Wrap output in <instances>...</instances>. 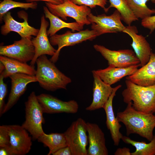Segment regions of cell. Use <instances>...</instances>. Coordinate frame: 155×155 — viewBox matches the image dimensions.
I'll return each instance as SVG.
<instances>
[{
	"label": "cell",
	"mask_w": 155,
	"mask_h": 155,
	"mask_svg": "<svg viewBox=\"0 0 155 155\" xmlns=\"http://www.w3.org/2000/svg\"><path fill=\"white\" fill-rule=\"evenodd\" d=\"M116 117L119 122L125 125L127 136L136 134L149 141L152 139L155 128V115L154 113L136 110L130 102L127 104L123 111L117 113Z\"/></svg>",
	"instance_id": "1"
},
{
	"label": "cell",
	"mask_w": 155,
	"mask_h": 155,
	"mask_svg": "<svg viewBox=\"0 0 155 155\" xmlns=\"http://www.w3.org/2000/svg\"><path fill=\"white\" fill-rule=\"evenodd\" d=\"M36 63L35 76L40 86L44 90L53 92L66 90L68 84L71 82V79L61 71L46 55L39 57Z\"/></svg>",
	"instance_id": "2"
},
{
	"label": "cell",
	"mask_w": 155,
	"mask_h": 155,
	"mask_svg": "<svg viewBox=\"0 0 155 155\" xmlns=\"http://www.w3.org/2000/svg\"><path fill=\"white\" fill-rule=\"evenodd\" d=\"M126 88L122 93L123 101L131 102L136 110L146 113H155V85L142 86L126 80Z\"/></svg>",
	"instance_id": "3"
},
{
	"label": "cell",
	"mask_w": 155,
	"mask_h": 155,
	"mask_svg": "<svg viewBox=\"0 0 155 155\" xmlns=\"http://www.w3.org/2000/svg\"><path fill=\"white\" fill-rule=\"evenodd\" d=\"M25 120L22 125L31 135L33 140H37L44 132V122L42 107L34 92L33 91L25 102Z\"/></svg>",
	"instance_id": "4"
},
{
	"label": "cell",
	"mask_w": 155,
	"mask_h": 155,
	"mask_svg": "<svg viewBox=\"0 0 155 155\" xmlns=\"http://www.w3.org/2000/svg\"><path fill=\"white\" fill-rule=\"evenodd\" d=\"M45 3L51 13L63 20H67V17H69L83 25L91 24L88 18L91 13V9L89 7L77 5L70 0H65L63 3L58 5L46 2Z\"/></svg>",
	"instance_id": "5"
},
{
	"label": "cell",
	"mask_w": 155,
	"mask_h": 155,
	"mask_svg": "<svg viewBox=\"0 0 155 155\" xmlns=\"http://www.w3.org/2000/svg\"><path fill=\"white\" fill-rule=\"evenodd\" d=\"M87 123L79 118L73 122L64 133L72 155H87Z\"/></svg>",
	"instance_id": "6"
},
{
	"label": "cell",
	"mask_w": 155,
	"mask_h": 155,
	"mask_svg": "<svg viewBox=\"0 0 155 155\" xmlns=\"http://www.w3.org/2000/svg\"><path fill=\"white\" fill-rule=\"evenodd\" d=\"M98 36L95 30L88 29L75 33L68 30L62 34H55L50 37L49 40L51 44L57 45L58 49L50 60L54 63H56L59 59L61 49L64 47L73 46L87 40H92Z\"/></svg>",
	"instance_id": "7"
},
{
	"label": "cell",
	"mask_w": 155,
	"mask_h": 155,
	"mask_svg": "<svg viewBox=\"0 0 155 155\" xmlns=\"http://www.w3.org/2000/svg\"><path fill=\"white\" fill-rule=\"evenodd\" d=\"M88 18L91 24L92 29L97 32L98 36L106 33L123 32L126 28L122 23L120 14L117 9L108 16L105 14L95 16L91 13Z\"/></svg>",
	"instance_id": "8"
},
{
	"label": "cell",
	"mask_w": 155,
	"mask_h": 155,
	"mask_svg": "<svg viewBox=\"0 0 155 155\" xmlns=\"http://www.w3.org/2000/svg\"><path fill=\"white\" fill-rule=\"evenodd\" d=\"M93 47L106 60L108 65L125 67L140 64L134 51L129 49L112 50L103 46L95 44Z\"/></svg>",
	"instance_id": "9"
},
{
	"label": "cell",
	"mask_w": 155,
	"mask_h": 155,
	"mask_svg": "<svg viewBox=\"0 0 155 155\" xmlns=\"http://www.w3.org/2000/svg\"><path fill=\"white\" fill-rule=\"evenodd\" d=\"M10 137L9 146L12 155H25L30 151L32 138L22 125H6Z\"/></svg>",
	"instance_id": "10"
},
{
	"label": "cell",
	"mask_w": 155,
	"mask_h": 155,
	"mask_svg": "<svg viewBox=\"0 0 155 155\" xmlns=\"http://www.w3.org/2000/svg\"><path fill=\"white\" fill-rule=\"evenodd\" d=\"M35 48L31 39L21 38L11 44L0 46V55L24 63L31 61L35 55Z\"/></svg>",
	"instance_id": "11"
},
{
	"label": "cell",
	"mask_w": 155,
	"mask_h": 155,
	"mask_svg": "<svg viewBox=\"0 0 155 155\" xmlns=\"http://www.w3.org/2000/svg\"><path fill=\"white\" fill-rule=\"evenodd\" d=\"M37 96L43 113L74 114L78 111L79 105L75 100L64 101L52 95L44 93L41 94Z\"/></svg>",
	"instance_id": "12"
},
{
	"label": "cell",
	"mask_w": 155,
	"mask_h": 155,
	"mask_svg": "<svg viewBox=\"0 0 155 155\" xmlns=\"http://www.w3.org/2000/svg\"><path fill=\"white\" fill-rule=\"evenodd\" d=\"M11 86L7 102L5 104L2 114L10 109L25 93L29 83L37 82L35 75L18 73L9 76Z\"/></svg>",
	"instance_id": "13"
},
{
	"label": "cell",
	"mask_w": 155,
	"mask_h": 155,
	"mask_svg": "<svg viewBox=\"0 0 155 155\" xmlns=\"http://www.w3.org/2000/svg\"><path fill=\"white\" fill-rule=\"evenodd\" d=\"M49 22L45 19L44 15L41 18L40 28L37 35L31 39L35 48V55L30 65L34 66L38 58L43 55H47L52 56L57 51L51 44L47 34V28Z\"/></svg>",
	"instance_id": "14"
},
{
	"label": "cell",
	"mask_w": 155,
	"mask_h": 155,
	"mask_svg": "<svg viewBox=\"0 0 155 155\" xmlns=\"http://www.w3.org/2000/svg\"><path fill=\"white\" fill-rule=\"evenodd\" d=\"M21 17L24 19L23 22H19L12 16L11 13L8 12L3 16V20L4 24L1 28V34L4 36L7 35L11 32H14L18 33L21 38H26L32 39V36H36L39 29L30 26L28 22L27 15L26 17Z\"/></svg>",
	"instance_id": "15"
},
{
	"label": "cell",
	"mask_w": 155,
	"mask_h": 155,
	"mask_svg": "<svg viewBox=\"0 0 155 155\" xmlns=\"http://www.w3.org/2000/svg\"><path fill=\"white\" fill-rule=\"evenodd\" d=\"M123 32L127 34L132 38L131 46L140 61V67L146 64L149 61L152 52L149 43L145 38L138 34V30L135 26H128Z\"/></svg>",
	"instance_id": "16"
},
{
	"label": "cell",
	"mask_w": 155,
	"mask_h": 155,
	"mask_svg": "<svg viewBox=\"0 0 155 155\" xmlns=\"http://www.w3.org/2000/svg\"><path fill=\"white\" fill-rule=\"evenodd\" d=\"M93 78V99L91 104L86 108L87 111H93L103 108L111 94L113 88L104 82L96 73L92 71Z\"/></svg>",
	"instance_id": "17"
},
{
	"label": "cell",
	"mask_w": 155,
	"mask_h": 155,
	"mask_svg": "<svg viewBox=\"0 0 155 155\" xmlns=\"http://www.w3.org/2000/svg\"><path fill=\"white\" fill-rule=\"evenodd\" d=\"M89 146L87 155H108L104 134L97 124L87 123Z\"/></svg>",
	"instance_id": "18"
},
{
	"label": "cell",
	"mask_w": 155,
	"mask_h": 155,
	"mask_svg": "<svg viewBox=\"0 0 155 155\" xmlns=\"http://www.w3.org/2000/svg\"><path fill=\"white\" fill-rule=\"evenodd\" d=\"M121 86V85H119L113 88L111 94L103 108L106 114V123L107 127L110 131L114 145L116 146L119 145L123 135L120 131L122 126L117 117H115V115L113 101L117 91Z\"/></svg>",
	"instance_id": "19"
},
{
	"label": "cell",
	"mask_w": 155,
	"mask_h": 155,
	"mask_svg": "<svg viewBox=\"0 0 155 155\" xmlns=\"http://www.w3.org/2000/svg\"><path fill=\"white\" fill-rule=\"evenodd\" d=\"M126 79L142 86L155 85V54L152 52L148 61Z\"/></svg>",
	"instance_id": "20"
},
{
	"label": "cell",
	"mask_w": 155,
	"mask_h": 155,
	"mask_svg": "<svg viewBox=\"0 0 155 155\" xmlns=\"http://www.w3.org/2000/svg\"><path fill=\"white\" fill-rule=\"evenodd\" d=\"M139 67L140 64L125 67H117L109 65L104 69L95 71L104 82L111 86L120 81L124 77L133 74Z\"/></svg>",
	"instance_id": "21"
},
{
	"label": "cell",
	"mask_w": 155,
	"mask_h": 155,
	"mask_svg": "<svg viewBox=\"0 0 155 155\" xmlns=\"http://www.w3.org/2000/svg\"><path fill=\"white\" fill-rule=\"evenodd\" d=\"M0 62L4 65V70L0 73L4 78L9 77L11 75L18 73H24L35 75L36 70L34 67L5 56H0Z\"/></svg>",
	"instance_id": "22"
},
{
	"label": "cell",
	"mask_w": 155,
	"mask_h": 155,
	"mask_svg": "<svg viewBox=\"0 0 155 155\" xmlns=\"http://www.w3.org/2000/svg\"><path fill=\"white\" fill-rule=\"evenodd\" d=\"M45 17L48 18L50 23V27L47 30L48 36L50 37L55 34L60 30L64 28L70 29L72 31H78L82 30L84 25L75 22H66L59 17L51 13L46 6L43 7Z\"/></svg>",
	"instance_id": "23"
},
{
	"label": "cell",
	"mask_w": 155,
	"mask_h": 155,
	"mask_svg": "<svg viewBox=\"0 0 155 155\" xmlns=\"http://www.w3.org/2000/svg\"><path fill=\"white\" fill-rule=\"evenodd\" d=\"M37 140L49 148V151L48 155H53L59 149L67 146L64 133L46 134L44 133Z\"/></svg>",
	"instance_id": "24"
},
{
	"label": "cell",
	"mask_w": 155,
	"mask_h": 155,
	"mask_svg": "<svg viewBox=\"0 0 155 155\" xmlns=\"http://www.w3.org/2000/svg\"><path fill=\"white\" fill-rule=\"evenodd\" d=\"M128 6L135 16L138 19L142 20L155 15V9H151L146 5L151 1L155 3V0H125Z\"/></svg>",
	"instance_id": "25"
},
{
	"label": "cell",
	"mask_w": 155,
	"mask_h": 155,
	"mask_svg": "<svg viewBox=\"0 0 155 155\" xmlns=\"http://www.w3.org/2000/svg\"><path fill=\"white\" fill-rule=\"evenodd\" d=\"M122 140L135 148V150L131 153V155H155V134L149 143L136 141L125 136H123Z\"/></svg>",
	"instance_id": "26"
},
{
	"label": "cell",
	"mask_w": 155,
	"mask_h": 155,
	"mask_svg": "<svg viewBox=\"0 0 155 155\" xmlns=\"http://www.w3.org/2000/svg\"><path fill=\"white\" fill-rule=\"evenodd\" d=\"M109 1L110 5L107 8V12L111 7L115 8L120 13L121 20L128 26L131 25L133 22L138 20L129 8L125 0Z\"/></svg>",
	"instance_id": "27"
},
{
	"label": "cell",
	"mask_w": 155,
	"mask_h": 155,
	"mask_svg": "<svg viewBox=\"0 0 155 155\" xmlns=\"http://www.w3.org/2000/svg\"><path fill=\"white\" fill-rule=\"evenodd\" d=\"M38 4L36 2L22 3L12 0H3L0 3V20H3L4 16L11 9L20 8L27 10L29 9H36Z\"/></svg>",
	"instance_id": "28"
},
{
	"label": "cell",
	"mask_w": 155,
	"mask_h": 155,
	"mask_svg": "<svg viewBox=\"0 0 155 155\" xmlns=\"http://www.w3.org/2000/svg\"><path fill=\"white\" fill-rule=\"evenodd\" d=\"M75 4L79 5H84L93 8L96 6H99L103 9L104 11L107 12L105 6L107 4V0H70Z\"/></svg>",
	"instance_id": "29"
},
{
	"label": "cell",
	"mask_w": 155,
	"mask_h": 155,
	"mask_svg": "<svg viewBox=\"0 0 155 155\" xmlns=\"http://www.w3.org/2000/svg\"><path fill=\"white\" fill-rule=\"evenodd\" d=\"M4 78L2 75H0V115H2V113L5 107V98L7 94V86L4 81Z\"/></svg>",
	"instance_id": "30"
},
{
	"label": "cell",
	"mask_w": 155,
	"mask_h": 155,
	"mask_svg": "<svg viewBox=\"0 0 155 155\" xmlns=\"http://www.w3.org/2000/svg\"><path fill=\"white\" fill-rule=\"evenodd\" d=\"M10 137L6 125L0 126V147L9 146Z\"/></svg>",
	"instance_id": "31"
},
{
	"label": "cell",
	"mask_w": 155,
	"mask_h": 155,
	"mask_svg": "<svg viewBox=\"0 0 155 155\" xmlns=\"http://www.w3.org/2000/svg\"><path fill=\"white\" fill-rule=\"evenodd\" d=\"M141 25L150 30L151 34L155 30V15L142 20Z\"/></svg>",
	"instance_id": "32"
},
{
	"label": "cell",
	"mask_w": 155,
	"mask_h": 155,
	"mask_svg": "<svg viewBox=\"0 0 155 155\" xmlns=\"http://www.w3.org/2000/svg\"><path fill=\"white\" fill-rule=\"evenodd\" d=\"M53 155H72L71 149L68 146L62 148L55 152Z\"/></svg>",
	"instance_id": "33"
},
{
	"label": "cell",
	"mask_w": 155,
	"mask_h": 155,
	"mask_svg": "<svg viewBox=\"0 0 155 155\" xmlns=\"http://www.w3.org/2000/svg\"><path fill=\"white\" fill-rule=\"evenodd\" d=\"M114 154L115 155H131V153L129 148L125 147L117 149Z\"/></svg>",
	"instance_id": "34"
},
{
	"label": "cell",
	"mask_w": 155,
	"mask_h": 155,
	"mask_svg": "<svg viewBox=\"0 0 155 155\" xmlns=\"http://www.w3.org/2000/svg\"><path fill=\"white\" fill-rule=\"evenodd\" d=\"M27 2H34L38 1H44L53 4L58 5L63 3L65 0H25Z\"/></svg>",
	"instance_id": "35"
},
{
	"label": "cell",
	"mask_w": 155,
	"mask_h": 155,
	"mask_svg": "<svg viewBox=\"0 0 155 155\" xmlns=\"http://www.w3.org/2000/svg\"><path fill=\"white\" fill-rule=\"evenodd\" d=\"M0 155H12L9 146L0 147Z\"/></svg>",
	"instance_id": "36"
},
{
	"label": "cell",
	"mask_w": 155,
	"mask_h": 155,
	"mask_svg": "<svg viewBox=\"0 0 155 155\" xmlns=\"http://www.w3.org/2000/svg\"><path fill=\"white\" fill-rule=\"evenodd\" d=\"M5 67L3 64L0 62V73H2L4 70Z\"/></svg>",
	"instance_id": "37"
}]
</instances>
